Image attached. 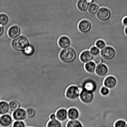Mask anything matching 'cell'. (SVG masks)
Instances as JSON below:
<instances>
[{
	"instance_id": "obj_22",
	"label": "cell",
	"mask_w": 127,
	"mask_h": 127,
	"mask_svg": "<svg viewBox=\"0 0 127 127\" xmlns=\"http://www.w3.org/2000/svg\"><path fill=\"white\" fill-rule=\"evenodd\" d=\"M34 48L32 45L29 46L23 52V53L25 56L27 57L32 56L34 54Z\"/></svg>"
},
{
	"instance_id": "obj_21",
	"label": "cell",
	"mask_w": 127,
	"mask_h": 127,
	"mask_svg": "<svg viewBox=\"0 0 127 127\" xmlns=\"http://www.w3.org/2000/svg\"><path fill=\"white\" fill-rule=\"evenodd\" d=\"M99 8L100 7L99 5L96 3H94L89 5L87 11L90 14L95 15L96 14Z\"/></svg>"
},
{
	"instance_id": "obj_33",
	"label": "cell",
	"mask_w": 127,
	"mask_h": 127,
	"mask_svg": "<svg viewBox=\"0 0 127 127\" xmlns=\"http://www.w3.org/2000/svg\"><path fill=\"white\" fill-rule=\"evenodd\" d=\"M70 120L68 118L67 120L61 122L62 124V127H67V124Z\"/></svg>"
},
{
	"instance_id": "obj_14",
	"label": "cell",
	"mask_w": 127,
	"mask_h": 127,
	"mask_svg": "<svg viewBox=\"0 0 127 127\" xmlns=\"http://www.w3.org/2000/svg\"><path fill=\"white\" fill-rule=\"evenodd\" d=\"M56 115L57 119L61 122L64 121L68 119V110L64 108L58 109Z\"/></svg>"
},
{
	"instance_id": "obj_13",
	"label": "cell",
	"mask_w": 127,
	"mask_h": 127,
	"mask_svg": "<svg viewBox=\"0 0 127 127\" xmlns=\"http://www.w3.org/2000/svg\"><path fill=\"white\" fill-rule=\"evenodd\" d=\"M58 44L60 47L63 49L68 48L71 46L70 39L66 36H62L58 39Z\"/></svg>"
},
{
	"instance_id": "obj_30",
	"label": "cell",
	"mask_w": 127,
	"mask_h": 127,
	"mask_svg": "<svg viewBox=\"0 0 127 127\" xmlns=\"http://www.w3.org/2000/svg\"><path fill=\"white\" fill-rule=\"evenodd\" d=\"M126 124L127 122L125 121L120 119L116 122L114 127H126Z\"/></svg>"
},
{
	"instance_id": "obj_2",
	"label": "cell",
	"mask_w": 127,
	"mask_h": 127,
	"mask_svg": "<svg viewBox=\"0 0 127 127\" xmlns=\"http://www.w3.org/2000/svg\"><path fill=\"white\" fill-rule=\"evenodd\" d=\"M12 46L14 49L18 51L25 50L29 46V41L24 36H20L12 42Z\"/></svg>"
},
{
	"instance_id": "obj_32",
	"label": "cell",
	"mask_w": 127,
	"mask_h": 127,
	"mask_svg": "<svg viewBox=\"0 0 127 127\" xmlns=\"http://www.w3.org/2000/svg\"><path fill=\"white\" fill-rule=\"evenodd\" d=\"M12 127H26L25 124L22 121H15L13 123Z\"/></svg>"
},
{
	"instance_id": "obj_11",
	"label": "cell",
	"mask_w": 127,
	"mask_h": 127,
	"mask_svg": "<svg viewBox=\"0 0 127 127\" xmlns=\"http://www.w3.org/2000/svg\"><path fill=\"white\" fill-rule=\"evenodd\" d=\"M94 57L90 51L86 50L82 52L80 56V58L81 61L85 64L92 61Z\"/></svg>"
},
{
	"instance_id": "obj_18",
	"label": "cell",
	"mask_w": 127,
	"mask_h": 127,
	"mask_svg": "<svg viewBox=\"0 0 127 127\" xmlns=\"http://www.w3.org/2000/svg\"><path fill=\"white\" fill-rule=\"evenodd\" d=\"M89 5L86 0H79L77 3V6L78 9L83 12L88 10Z\"/></svg>"
},
{
	"instance_id": "obj_8",
	"label": "cell",
	"mask_w": 127,
	"mask_h": 127,
	"mask_svg": "<svg viewBox=\"0 0 127 127\" xmlns=\"http://www.w3.org/2000/svg\"><path fill=\"white\" fill-rule=\"evenodd\" d=\"M12 117L15 121H23L27 118L26 110L22 108H19L12 113Z\"/></svg>"
},
{
	"instance_id": "obj_25",
	"label": "cell",
	"mask_w": 127,
	"mask_h": 127,
	"mask_svg": "<svg viewBox=\"0 0 127 127\" xmlns=\"http://www.w3.org/2000/svg\"><path fill=\"white\" fill-rule=\"evenodd\" d=\"M8 17L4 14H0V25H4L7 24L8 21Z\"/></svg>"
},
{
	"instance_id": "obj_31",
	"label": "cell",
	"mask_w": 127,
	"mask_h": 127,
	"mask_svg": "<svg viewBox=\"0 0 127 127\" xmlns=\"http://www.w3.org/2000/svg\"><path fill=\"white\" fill-rule=\"evenodd\" d=\"M100 93L102 95L106 96L109 94L110 93V89L105 86H103L101 88Z\"/></svg>"
},
{
	"instance_id": "obj_7",
	"label": "cell",
	"mask_w": 127,
	"mask_h": 127,
	"mask_svg": "<svg viewBox=\"0 0 127 127\" xmlns=\"http://www.w3.org/2000/svg\"><path fill=\"white\" fill-rule=\"evenodd\" d=\"M15 121L12 117L8 114L1 115L0 118V125L1 127H12Z\"/></svg>"
},
{
	"instance_id": "obj_39",
	"label": "cell",
	"mask_w": 127,
	"mask_h": 127,
	"mask_svg": "<svg viewBox=\"0 0 127 127\" xmlns=\"http://www.w3.org/2000/svg\"><path fill=\"white\" fill-rule=\"evenodd\" d=\"M126 127H127V123L126 126Z\"/></svg>"
},
{
	"instance_id": "obj_5",
	"label": "cell",
	"mask_w": 127,
	"mask_h": 127,
	"mask_svg": "<svg viewBox=\"0 0 127 127\" xmlns=\"http://www.w3.org/2000/svg\"><path fill=\"white\" fill-rule=\"evenodd\" d=\"M94 93L85 89L81 90L79 98L81 101L85 104L91 102L94 99Z\"/></svg>"
},
{
	"instance_id": "obj_40",
	"label": "cell",
	"mask_w": 127,
	"mask_h": 127,
	"mask_svg": "<svg viewBox=\"0 0 127 127\" xmlns=\"http://www.w3.org/2000/svg\"><path fill=\"white\" fill-rule=\"evenodd\" d=\"M1 116V115H0V118Z\"/></svg>"
},
{
	"instance_id": "obj_29",
	"label": "cell",
	"mask_w": 127,
	"mask_h": 127,
	"mask_svg": "<svg viewBox=\"0 0 127 127\" xmlns=\"http://www.w3.org/2000/svg\"><path fill=\"white\" fill-rule=\"evenodd\" d=\"M89 51L94 56L99 55L100 54V50L96 46L92 47L90 48Z\"/></svg>"
},
{
	"instance_id": "obj_12",
	"label": "cell",
	"mask_w": 127,
	"mask_h": 127,
	"mask_svg": "<svg viewBox=\"0 0 127 127\" xmlns=\"http://www.w3.org/2000/svg\"><path fill=\"white\" fill-rule=\"evenodd\" d=\"M108 71L107 66L103 63L96 65L95 72L96 74L99 76L103 77L107 74Z\"/></svg>"
},
{
	"instance_id": "obj_41",
	"label": "cell",
	"mask_w": 127,
	"mask_h": 127,
	"mask_svg": "<svg viewBox=\"0 0 127 127\" xmlns=\"http://www.w3.org/2000/svg\"></svg>"
},
{
	"instance_id": "obj_3",
	"label": "cell",
	"mask_w": 127,
	"mask_h": 127,
	"mask_svg": "<svg viewBox=\"0 0 127 127\" xmlns=\"http://www.w3.org/2000/svg\"><path fill=\"white\" fill-rule=\"evenodd\" d=\"M116 54L115 50L111 46H106L100 50V55L105 60H111L115 57Z\"/></svg>"
},
{
	"instance_id": "obj_19",
	"label": "cell",
	"mask_w": 127,
	"mask_h": 127,
	"mask_svg": "<svg viewBox=\"0 0 127 127\" xmlns=\"http://www.w3.org/2000/svg\"><path fill=\"white\" fill-rule=\"evenodd\" d=\"M9 111V103L4 101H0V115L7 114Z\"/></svg>"
},
{
	"instance_id": "obj_36",
	"label": "cell",
	"mask_w": 127,
	"mask_h": 127,
	"mask_svg": "<svg viewBox=\"0 0 127 127\" xmlns=\"http://www.w3.org/2000/svg\"><path fill=\"white\" fill-rule=\"evenodd\" d=\"M4 31L3 27L2 26L0 25V36L3 34Z\"/></svg>"
},
{
	"instance_id": "obj_9",
	"label": "cell",
	"mask_w": 127,
	"mask_h": 127,
	"mask_svg": "<svg viewBox=\"0 0 127 127\" xmlns=\"http://www.w3.org/2000/svg\"><path fill=\"white\" fill-rule=\"evenodd\" d=\"M91 22L87 20H83L79 22L78 25L79 30L82 33H88L91 29L92 28Z\"/></svg>"
},
{
	"instance_id": "obj_26",
	"label": "cell",
	"mask_w": 127,
	"mask_h": 127,
	"mask_svg": "<svg viewBox=\"0 0 127 127\" xmlns=\"http://www.w3.org/2000/svg\"><path fill=\"white\" fill-rule=\"evenodd\" d=\"M26 111L27 118H32L36 115V110L33 108H28L26 110Z\"/></svg>"
},
{
	"instance_id": "obj_37",
	"label": "cell",
	"mask_w": 127,
	"mask_h": 127,
	"mask_svg": "<svg viewBox=\"0 0 127 127\" xmlns=\"http://www.w3.org/2000/svg\"><path fill=\"white\" fill-rule=\"evenodd\" d=\"M95 0H86L88 2V3L89 4H91L93 3H94V2H95Z\"/></svg>"
},
{
	"instance_id": "obj_1",
	"label": "cell",
	"mask_w": 127,
	"mask_h": 127,
	"mask_svg": "<svg viewBox=\"0 0 127 127\" xmlns=\"http://www.w3.org/2000/svg\"><path fill=\"white\" fill-rule=\"evenodd\" d=\"M77 57V53L75 49L70 47L65 48L60 53V59L63 63H69L74 62Z\"/></svg>"
},
{
	"instance_id": "obj_23",
	"label": "cell",
	"mask_w": 127,
	"mask_h": 127,
	"mask_svg": "<svg viewBox=\"0 0 127 127\" xmlns=\"http://www.w3.org/2000/svg\"><path fill=\"white\" fill-rule=\"evenodd\" d=\"M67 127H83V124L78 119L70 120L67 124Z\"/></svg>"
},
{
	"instance_id": "obj_4",
	"label": "cell",
	"mask_w": 127,
	"mask_h": 127,
	"mask_svg": "<svg viewBox=\"0 0 127 127\" xmlns=\"http://www.w3.org/2000/svg\"><path fill=\"white\" fill-rule=\"evenodd\" d=\"M81 91L77 86H71L67 88L66 93V96L71 100H75L79 97Z\"/></svg>"
},
{
	"instance_id": "obj_28",
	"label": "cell",
	"mask_w": 127,
	"mask_h": 127,
	"mask_svg": "<svg viewBox=\"0 0 127 127\" xmlns=\"http://www.w3.org/2000/svg\"><path fill=\"white\" fill-rule=\"evenodd\" d=\"M95 45L100 50L106 46L105 42L102 39L98 40L96 42Z\"/></svg>"
},
{
	"instance_id": "obj_24",
	"label": "cell",
	"mask_w": 127,
	"mask_h": 127,
	"mask_svg": "<svg viewBox=\"0 0 127 127\" xmlns=\"http://www.w3.org/2000/svg\"><path fill=\"white\" fill-rule=\"evenodd\" d=\"M47 127H62L61 122L57 119L51 120L48 122Z\"/></svg>"
},
{
	"instance_id": "obj_16",
	"label": "cell",
	"mask_w": 127,
	"mask_h": 127,
	"mask_svg": "<svg viewBox=\"0 0 127 127\" xmlns=\"http://www.w3.org/2000/svg\"><path fill=\"white\" fill-rule=\"evenodd\" d=\"M20 29L19 27L17 26H14L9 29L8 34L10 38H14L18 36L20 34Z\"/></svg>"
},
{
	"instance_id": "obj_6",
	"label": "cell",
	"mask_w": 127,
	"mask_h": 127,
	"mask_svg": "<svg viewBox=\"0 0 127 127\" xmlns=\"http://www.w3.org/2000/svg\"><path fill=\"white\" fill-rule=\"evenodd\" d=\"M111 15V11L109 8L106 7H101L99 8L96 16L97 18L100 20L105 21L110 18Z\"/></svg>"
},
{
	"instance_id": "obj_15",
	"label": "cell",
	"mask_w": 127,
	"mask_h": 127,
	"mask_svg": "<svg viewBox=\"0 0 127 127\" xmlns=\"http://www.w3.org/2000/svg\"><path fill=\"white\" fill-rule=\"evenodd\" d=\"M68 115L70 120H77L79 118V112L77 108H71L68 110Z\"/></svg>"
},
{
	"instance_id": "obj_35",
	"label": "cell",
	"mask_w": 127,
	"mask_h": 127,
	"mask_svg": "<svg viewBox=\"0 0 127 127\" xmlns=\"http://www.w3.org/2000/svg\"><path fill=\"white\" fill-rule=\"evenodd\" d=\"M50 118L51 120L56 119V114H51L50 116Z\"/></svg>"
},
{
	"instance_id": "obj_27",
	"label": "cell",
	"mask_w": 127,
	"mask_h": 127,
	"mask_svg": "<svg viewBox=\"0 0 127 127\" xmlns=\"http://www.w3.org/2000/svg\"><path fill=\"white\" fill-rule=\"evenodd\" d=\"M104 60V59L102 58L100 54L99 55L94 56L92 61L95 63L96 65H97L103 63Z\"/></svg>"
},
{
	"instance_id": "obj_34",
	"label": "cell",
	"mask_w": 127,
	"mask_h": 127,
	"mask_svg": "<svg viewBox=\"0 0 127 127\" xmlns=\"http://www.w3.org/2000/svg\"><path fill=\"white\" fill-rule=\"evenodd\" d=\"M123 24L125 27H127V17H124L122 21Z\"/></svg>"
},
{
	"instance_id": "obj_20",
	"label": "cell",
	"mask_w": 127,
	"mask_h": 127,
	"mask_svg": "<svg viewBox=\"0 0 127 127\" xmlns=\"http://www.w3.org/2000/svg\"><path fill=\"white\" fill-rule=\"evenodd\" d=\"M96 65L93 61L85 64V68L87 72L90 73H94L95 72Z\"/></svg>"
},
{
	"instance_id": "obj_10",
	"label": "cell",
	"mask_w": 127,
	"mask_h": 127,
	"mask_svg": "<svg viewBox=\"0 0 127 127\" xmlns=\"http://www.w3.org/2000/svg\"><path fill=\"white\" fill-rule=\"evenodd\" d=\"M117 80L113 76H109L105 78L104 81V86L109 89L115 88L117 84Z\"/></svg>"
},
{
	"instance_id": "obj_38",
	"label": "cell",
	"mask_w": 127,
	"mask_h": 127,
	"mask_svg": "<svg viewBox=\"0 0 127 127\" xmlns=\"http://www.w3.org/2000/svg\"><path fill=\"white\" fill-rule=\"evenodd\" d=\"M125 34L127 36V27H125Z\"/></svg>"
},
{
	"instance_id": "obj_17",
	"label": "cell",
	"mask_w": 127,
	"mask_h": 127,
	"mask_svg": "<svg viewBox=\"0 0 127 127\" xmlns=\"http://www.w3.org/2000/svg\"><path fill=\"white\" fill-rule=\"evenodd\" d=\"M9 111L8 114L12 117V113L17 109L20 108L21 105L19 102L16 100H12L9 103Z\"/></svg>"
}]
</instances>
